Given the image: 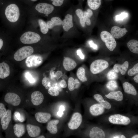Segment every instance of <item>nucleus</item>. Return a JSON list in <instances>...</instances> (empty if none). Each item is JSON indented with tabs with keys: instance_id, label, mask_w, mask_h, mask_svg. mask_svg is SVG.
I'll use <instances>...</instances> for the list:
<instances>
[{
	"instance_id": "f257e3e1",
	"label": "nucleus",
	"mask_w": 138,
	"mask_h": 138,
	"mask_svg": "<svg viewBox=\"0 0 138 138\" xmlns=\"http://www.w3.org/2000/svg\"><path fill=\"white\" fill-rule=\"evenodd\" d=\"M4 14L6 18L9 21L12 22H16L20 16L19 8L15 4H9L5 8Z\"/></svg>"
},
{
	"instance_id": "f03ea898",
	"label": "nucleus",
	"mask_w": 138,
	"mask_h": 138,
	"mask_svg": "<svg viewBox=\"0 0 138 138\" xmlns=\"http://www.w3.org/2000/svg\"><path fill=\"white\" fill-rule=\"evenodd\" d=\"M100 37L108 49L111 51H113L116 47L117 42L111 33L107 31H103L101 33Z\"/></svg>"
},
{
	"instance_id": "7ed1b4c3",
	"label": "nucleus",
	"mask_w": 138,
	"mask_h": 138,
	"mask_svg": "<svg viewBox=\"0 0 138 138\" xmlns=\"http://www.w3.org/2000/svg\"><path fill=\"white\" fill-rule=\"evenodd\" d=\"M41 38L40 36L37 33L32 31H27L21 36L20 40L23 43L29 44L38 42Z\"/></svg>"
},
{
	"instance_id": "20e7f679",
	"label": "nucleus",
	"mask_w": 138,
	"mask_h": 138,
	"mask_svg": "<svg viewBox=\"0 0 138 138\" xmlns=\"http://www.w3.org/2000/svg\"><path fill=\"white\" fill-rule=\"evenodd\" d=\"M33 48L30 46L23 47L15 53L14 58L17 61H21L31 55L33 52Z\"/></svg>"
},
{
	"instance_id": "39448f33",
	"label": "nucleus",
	"mask_w": 138,
	"mask_h": 138,
	"mask_svg": "<svg viewBox=\"0 0 138 138\" xmlns=\"http://www.w3.org/2000/svg\"><path fill=\"white\" fill-rule=\"evenodd\" d=\"M108 63L102 59H98L93 62L90 65V70L94 74L99 73L106 69L109 66Z\"/></svg>"
},
{
	"instance_id": "423d86ee",
	"label": "nucleus",
	"mask_w": 138,
	"mask_h": 138,
	"mask_svg": "<svg viewBox=\"0 0 138 138\" xmlns=\"http://www.w3.org/2000/svg\"><path fill=\"white\" fill-rule=\"evenodd\" d=\"M108 120L110 123L114 124L127 125L131 122L130 119L128 117L119 114L110 116Z\"/></svg>"
},
{
	"instance_id": "0eeeda50",
	"label": "nucleus",
	"mask_w": 138,
	"mask_h": 138,
	"mask_svg": "<svg viewBox=\"0 0 138 138\" xmlns=\"http://www.w3.org/2000/svg\"><path fill=\"white\" fill-rule=\"evenodd\" d=\"M43 61V58L40 55H30L27 57L25 64L28 67H35L40 65L42 63Z\"/></svg>"
},
{
	"instance_id": "6e6552de",
	"label": "nucleus",
	"mask_w": 138,
	"mask_h": 138,
	"mask_svg": "<svg viewBox=\"0 0 138 138\" xmlns=\"http://www.w3.org/2000/svg\"><path fill=\"white\" fill-rule=\"evenodd\" d=\"M82 120V116L80 113L77 112L74 113L68 123L69 128L73 130L77 129L81 124Z\"/></svg>"
},
{
	"instance_id": "1a4fd4ad",
	"label": "nucleus",
	"mask_w": 138,
	"mask_h": 138,
	"mask_svg": "<svg viewBox=\"0 0 138 138\" xmlns=\"http://www.w3.org/2000/svg\"><path fill=\"white\" fill-rule=\"evenodd\" d=\"M35 9L39 12L44 14L47 17L53 12L54 7L52 5L50 4L41 3L37 4L36 6Z\"/></svg>"
},
{
	"instance_id": "9d476101",
	"label": "nucleus",
	"mask_w": 138,
	"mask_h": 138,
	"mask_svg": "<svg viewBox=\"0 0 138 138\" xmlns=\"http://www.w3.org/2000/svg\"><path fill=\"white\" fill-rule=\"evenodd\" d=\"M5 101L8 104L14 106H18L21 102V99L17 94L13 93H7L4 97Z\"/></svg>"
},
{
	"instance_id": "9b49d317",
	"label": "nucleus",
	"mask_w": 138,
	"mask_h": 138,
	"mask_svg": "<svg viewBox=\"0 0 138 138\" xmlns=\"http://www.w3.org/2000/svg\"><path fill=\"white\" fill-rule=\"evenodd\" d=\"M127 32L128 31L125 28H121L117 26L112 27L110 31L112 35L116 39H119L123 37Z\"/></svg>"
},
{
	"instance_id": "f8f14e48",
	"label": "nucleus",
	"mask_w": 138,
	"mask_h": 138,
	"mask_svg": "<svg viewBox=\"0 0 138 138\" xmlns=\"http://www.w3.org/2000/svg\"><path fill=\"white\" fill-rule=\"evenodd\" d=\"M31 101L35 106H37L41 104L44 100V96L42 93L39 91L33 92L31 95Z\"/></svg>"
},
{
	"instance_id": "ddd939ff",
	"label": "nucleus",
	"mask_w": 138,
	"mask_h": 138,
	"mask_svg": "<svg viewBox=\"0 0 138 138\" xmlns=\"http://www.w3.org/2000/svg\"><path fill=\"white\" fill-rule=\"evenodd\" d=\"M26 129L29 135L32 137H37L41 132L40 128L37 126L28 124L27 125Z\"/></svg>"
},
{
	"instance_id": "4468645a",
	"label": "nucleus",
	"mask_w": 138,
	"mask_h": 138,
	"mask_svg": "<svg viewBox=\"0 0 138 138\" xmlns=\"http://www.w3.org/2000/svg\"><path fill=\"white\" fill-rule=\"evenodd\" d=\"M10 73L8 64L4 62L0 63V79H5L9 75Z\"/></svg>"
},
{
	"instance_id": "2eb2a0df",
	"label": "nucleus",
	"mask_w": 138,
	"mask_h": 138,
	"mask_svg": "<svg viewBox=\"0 0 138 138\" xmlns=\"http://www.w3.org/2000/svg\"><path fill=\"white\" fill-rule=\"evenodd\" d=\"M11 110L8 109L5 115L1 118V124L3 130H5L7 128L11 120Z\"/></svg>"
},
{
	"instance_id": "dca6fc26",
	"label": "nucleus",
	"mask_w": 138,
	"mask_h": 138,
	"mask_svg": "<svg viewBox=\"0 0 138 138\" xmlns=\"http://www.w3.org/2000/svg\"><path fill=\"white\" fill-rule=\"evenodd\" d=\"M72 19V15L69 14H67L62 21V25L63 27L64 30L65 31H68L71 28L73 27Z\"/></svg>"
},
{
	"instance_id": "f3484780",
	"label": "nucleus",
	"mask_w": 138,
	"mask_h": 138,
	"mask_svg": "<svg viewBox=\"0 0 138 138\" xmlns=\"http://www.w3.org/2000/svg\"><path fill=\"white\" fill-rule=\"evenodd\" d=\"M104 107L99 103L91 106L89 108L90 113L94 116H98L102 114L104 111Z\"/></svg>"
},
{
	"instance_id": "a211bd4d",
	"label": "nucleus",
	"mask_w": 138,
	"mask_h": 138,
	"mask_svg": "<svg viewBox=\"0 0 138 138\" xmlns=\"http://www.w3.org/2000/svg\"><path fill=\"white\" fill-rule=\"evenodd\" d=\"M51 115L50 114L47 112H38L35 114L37 120L41 123H45L51 119Z\"/></svg>"
},
{
	"instance_id": "6ab92c4d",
	"label": "nucleus",
	"mask_w": 138,
	"mask_h": 138,
	"mask_svg": "<svg viewBox=\"0 0 138 138\" xmlns=\"http://www.w3.org/2000/svg\"><path fill=\"white\" fill-rule=\"evenodd\" d=\"M63 65L65 70L69 71L74 69L76 66L77 64L72 59L68 57H65L63 61Z\"/></svg>"
},
{
	"instance_id": "aec40b11",
	"label": "nucleus",
	"mask_w": 138,
	"mask_h": 138,
	"mask_svg": "<svg viewBox=\"0 0 138 138\" xmlns=\"http://www.w3.org/2000/svg\"><path fill=\"white\" fill-rule=\"evenodd\" d=\"M89 135L91 138H103L105 136L103 131L97 127H94L91 129Z\"/></svg>"
},
{
	"instance_id": "412c9836",
	"label": "nucleus",
	"mask_w": 138,
	"mask_h": 138,
	"mask_svg": "<svg viewBox=\"0 0 138 138\" xmlns=\"http://www.w3.org/2000/svg\"><path fill=\"white\" fill-rule=\"evenodd\" d=\"M129 65L128 62L126 61L122 64H114L113 67V69L117 73L120 72L122 75H124L125 74L128 68Z\"/></svg>"
},
{
	"instance_id": "4be33fe9",
	"label": "nucleus",
	"mask_w": 138,
	"mask_h": 138,
	"mask_svg": "<svg viewBox=\"0 0 138 138\" xmlns=\"http://www.w3.org/2000/svg\"><path fill=\"white\" fill-rule=\"evenodd\" d=\"M13 129L15 134L18 138L22 136L25 132V126L22 124H16L14 126Z\"/></svg>"
},
{
	"instance_id": "5701e85b",
	"label": "nucleus",
	"mask_w": 138,
	"mask_h": 138,
	"mask_svg": "<svg viewBox=\"0 0 138 138\" xmlns=\"http://www.w3.org/2000/svg\"><path fill=\"white\" fill-rule=\"evenodd\" d=\"M59 122L58 120H53L49 121L47 126V129L50 133L55 134L57 133V125Z\"/></svg>"
},
{
	"instance_id": "b1692460",
	"label": "nucleus",
	"mask_w": 138,
	"mask_h": 138,
	"mask_svg": "<svg viewBox=\"0 0 138 138\" xmlns=\"http://www.w3.org/2000/svg\"><path fill=\"white\" fill-rule=\"evenodd\" d=\"M94 97L104 108L108 110L111 109V105L110 103L106 100H104L101 95L99 94H95L94 96Z\"/></svg>"
},
{
	"instance_id": "393cba45",
	"label": "nucleus",
	"mask_w": 138,
	"mask_h": 138,
	"mask_svg": "<svg viewBox=\"0 0 138 138\" xmlns=\"http://www.w3.org/2000/svg\"><path fill=\"white\" fill-rule=\"evenodd\" d=\"M124 91L126 93L135 95L137 94V91L134 87L131 84L125 82L123 84Z\"/></svg>"
},
{
	"instance_id": "a878e982",
	"label": "nucleus",
	"mask_w": 138,
	"mask_h": 138,
	"mask_svg": "<svg viewBox=\"0 0 138 138\" xmlns=\"http://www.w3.org/2000/svg\"><path fill=\"white\" fill-rule=\"evenodd\" d=\"M105 96L109 99H113L116 100L120 101L123 98V96L122 92L120 91L110 92Z\"/></svg>"
},
{
	"instance_id": "bb28decb",
	"label": "nucleus",
	"mask_w": 138,
	"mask_h": 138,
	"mask_svg": "<svg viewBox=\"0 0 138 138\" xmlns=\"http://www.w3.org/2000/svg\"><path fill=\"white\" fill-rule=\"evenodd\" d=\"M127 45L130 50L132 53H138V41L136 40H130L127 43Z\"/></svg>"
},
{
	"instance_id": "cd10ccee",
	"label": "nucleus",
	"mask_w": 138,
	"mask_h": 138,
	"mask_svg": "<svg viewBox=\"0 0 138 138\" xmlns=\"http://www.w3.org/2000/svg\"><path fill=\"white\" fill-rule=\"evenodd\" d=\"M62 22L60 18L55 17H52L51 20L47 21L46 24L48 28L51 29L55 26L62 25Z\"/></svg>"
},
{
	"instance_id": "c85d7f7f",
	"label": "nucleus",
	"mask_w": 138,
	"mask_h": 138,
	"mask_svg": "<svg viewBox=\"0 0 138 138\" xmlns=\"http://www.w3.org/2000/svg\"><path fill=\"white\" fill-rule=\"evenodd\" d=\"M80 83L77 79H74L72 77H70L68 80V87L69 90L72 91L75 89L78 88L80 85Z\"/></svg>"
},
{
	"instance_id": "c756f323",
	"label": "nucleus",
	"mask_w": 138,
	"mask_h": 138,
	"mask_svg": "<svg viewBox=\"0 0 138 138\" xmlns=\"http://www.w3.org/2000/svg\"><path fill=\"white\" fill-rule=\"evenodd\" d=\"M88 4L91 9L95 10L98 9L100 6L101 0H87Z\"/></svg>"
},
{
	"instance_id": "7c9ffc66",
	"label": "nucleus",
	"mask_w": 138,
	"mask_h": 138,
	"mask_svg": "<svg viewBox=\"0 0 138 138\" xmlns=\"http://www.w3.org/2000/svg\"><path fill=\"white\" fill-rule=\"evenodd\" d=\"M77 75L78 78L83 82L86 81L87 79L85 76V71L83 67H79L77 72Z\"/></svg>"
},
{
	"instance_id": "2f4dec72",
	"label": "nucleus",
	"mask_w": 138,
	"mask_h": 138,
	"mask_svg": "<svg viewBox=\"0 0 138 138\" xmlns=\"http://www.w3.org/2000/svg\"><path fill=\"white\" fill-rule=\"evenodd\" d=\"M93 14L92 11L90 9H88L87 11H85L83 13L84 18L85 22L88 26L91 24V21L90 18L92 16Z\"/></svg>"
},
{
	"instance_id": "473e14b6",
	"label": "nucleus",
	"mask_w": 138,
	"mask_h": 138,
	"mask_svg": "<svg viewBox=\"0 0 138 138\" xmlns=\"http://www.w3.org/2000/svg\"><path fill=\"white\" fill-rule=\"evenodd\" d=\"M38 22L42 33L43 34H47L48 31L49 29L46 22L42 19H39Z\"/></svg>"
},
{
	"instance_id": "72a5a7b5",
	"label": "nucleus",
	"mask_w": 138,
	"mask_h": 138,
	"mask_svg": "<svg viewBox=\"0 0 138 138\" xmlns=\"http://www.w3.org/2000/svg\"><path fill=\"white\" fill-rule=\"evenodd\" d=\"M76 14L80 19V24L83 27H85V22L84 20L83 13L80 9H78L75 11Z\"/></svg>"
},
{
	"instance_id": "f704fd0d",
	"label": "nucleus",
	"mask_w": 138,
	"mask_h": 138,
	"mask_svg": "<svg viewBox=\"0 0 138 138\" xmlns=\"http://www.w3.org/2000/svg\"><path fill=\"white\" fill-rule=\"evenodd\" d=\"M106 86L108 89L111 91L114 90L118 88L117 82L116 81L113 80L108 82L106 84Z\"/></svg>"
},
{
	"instance_id": "c9c22d12",
	"label": "nucleus",
	"mask_w": 138,
	"mask_h": 138,
	"mask_svg": "<svg viewBox=\"0 0 138 138\" xmlns=\"http://www.w3.org/2000/svg\"><path fill=\"white\" fill-rule=\"evenodd\" d=\"M138 63L135 64L133 67L129 69L128 71V74L129 76H131L138 74Z\"/></svg>"
},
{
	"instance_id": "e433bc0d",
	"label": "nucleus",
	"mask_w": 138,
	"mask_h": 138,
	"mask_svg": "<svg viewBox=\"0 0 138 138\" xmlns=\"http://www.w3.org/2000/svg\"><path fill=\"white\" fill-rule=\"evenodd\" d=\"M114 70L112 69L109 71L107 75L108 79L110 80H113L116 79L118 77V75Z\"/></svg>"
},
{
	"instance_id": "4c0bfd02",
	"label": "nucleus",
	"mask_w": 138,
	"mask_h": 138,
	"mask_svg": "<svg viewBox=\"0 0 138 138\" xmlns=\"http://www.w3.org/2000/svg\"><path fill=\"white\" fill-rule=\"evenodd\" d=\"M128 16V13L126 12H124L122 13L119 15L116 16L115 19L116 21H120L124 19L127 17Z\"/></svg>"
},
{
	"instance_id": "58836bf2",
	"label": "nucleus",
	"mask_w": 138,
	"mask_h": 138,
	"mask_svg": "<svg viewBox=\"0 0 138 138\" xmlns=\"http://www.w3.org/2000/svg\"><path fill=\"white\" fill-rule=\"evenodd\" d=\"M48 93L53 96H58L59 93L58 90L54 87H51L49 89L48 91Z\"/></svg>"
},
{
	"instance_id": "ea45409f",
	"label": "nucleus",
	"mask_w": 138,
	"mask_h": 138,
	"mask_svg": "<svg viewBox=\"0 0 138 138\" xmlns=\"http://www.w3.org/2000/svg\"><path fill=\"white\" fill-rule=\"evenodd\" d=\"M7 110L4 104L0 102V118H1L5 114Z\"/></svg>"
},
{
	"instance_id": "a19ab883",
	"label": "nucleus",
	"mask_w": 138,
	"mask_h": 138,
	"mask_svg": "<svg viewBox=\"0 0 138 138\" xmlns=\"http://www.w3.org/2000/svg\"><path fill=\"white\" fill-rule=\"evenodd\" d=\"M50 82L49 79L46 77H44L42 81V85L44 86L47 89H49L48 87V85L49 83Z\"/></svg>"
},
{
	"instance_id": "79ce46f5",
	"label": "nucleus",
	"mask_w": 138,
	"mask_h": 138,
	"mask_svg": "<svg viewBox=\"0 0 138 138\" xmlns=\"http://www.w3.org/2000/svg\"><path fill=\"white\" fill-rule=\"evenodd\" d=\"M25 76L26 78L30 83H34L35 82L34 79L29 73L28 72L26 73H25Z\"/></svg>"
},
{
	"instance_id": "37998d69",
	"label": "nucleus",
	"mask_w": 138,
	"mask_h": 138,
	"mask_svg": "<svg viewBox=\"0 0 138 138\" xmlns=\"http://www.w3.org/2000/svg\"><path fill=\"white\" fill-rule=\"evenodd\" d=\"M52 1V4L55 6H58L62 5L64 0H51Z\"/></svg>"
},
{
	"instance_id": "c03bdc74",
	"label": "nucleus",
	"mask_w": 138,
	"mask_h": 138,
	"mask_svg": "<svg viewBox=\"0 0 138 138\" xmlns=\"http://www.w3.org/2000/svg\"><path fill=\"white\" fill-rule=\"evenodd\" d=\"M65 110L64 107L63 105L59 107V110L57 112V115L60 117H62L63 114V111Z\"/></svg>"
},
{
	"instance_id": "a18cd8bd",
	"label": "nucleus",
	"mask_w": 138,
	"mask_h": 138,
	"mask_svg": "<svg viewBox=\"0 0 138 138\" xmlns=\"http://www.w3.org/2000/svg\"><path fill=\"white\" fill-rule=\"evenodd\" d=\"M88 43L90 46V47L93 49L95 50H97L98 49V47L97 45L93 41L90 40L88 41Z\"/></svg>"
},
{
	"instance_id": "49530a36",
	"label": "nucleus",
	"mask_w": 138,
	"mask_h": 138,
	"mask_svg": "<svg viewBox=\"0 0 138 138\" xmlns=\"http://www.w3.org/2000/svg\"><path fill=\"white\" fill-rule=\"evenodd\" d=\"M55 77L56 78L57 80H58L61 78L63 75L62 72L60 71H58L54 74Z\"/></svg>"
},
{
	"instance_id": "de8ad7c7",
	"label": "nucleus",
	"mask_w": 138,
	"mask_h": 138,
	"mask_svg": "<svg viewBox=\"0 0 138 138\" xmlns=\"http://www.w3.org/2000/svg\"><path fill=\"white\" fill-rule=\"evenodd\" d=\"M77 55L79 56L81 59H84V56L82 53V50L80 49H79L77 50Z\"/></svg>"
},
{
	"instance_id": "09e8293b",
	"label": "nucleus",
	"mask_w": 138,
	"mask_h": 138,
	"mask_svg": "<svg viewBox=\"0 0 138 138\" xmlns=\"http://www.w3.org/2000/svg\"><path fill=\"white\" fill-rule=\"evenodd\" d=\"M60 86L62 88H65L67 86V84L65 80L64 79L61 80L59 83Z\"/></svg>"
},
{
	"instance_id": "8fccbe9b",
	"label": "nucleus",
	"mask_w": 138,
	"mask_h": 138,
	"mask_svg": "<svg viewBox=\"0 0 138 138\" xmlns=\"http://www.w3.org/2000/svg\"><path fill=\"white\" fill-rule=\"evenodd\" d=\"M20 116L21 114L18 112H16L14 113V118L16 120L19 121Z\"/></svg>"
},
{
	"instance_id": "3c124183",
	"label": "nucleus",
	"mask_w": 138,
	"mask_h": 138,
	"mask_svg": "<svg viewBox=\"0 0 138 138\" xmlns=\"http://www.w3.org/2000/svg\"><path fill=\"white\" fill-rule=\"evenodd\" d=\"M4 44V42L3 39L0 38V51L3 48Z\"/></svg>"
},
{
	"instance_id": "603ef678",
	"label": "nucleus",
	"mask_w": 138,
	"mask_h": 138,
	"mask_svg": "<svg viewBox=\"0 0 138 138\" xmlns=\"http://www.w3.org/2000/svg\"><path fill=\"white\" fill-rule=\"evenodd\" d=\"M54 74V73L53 71L51 70L50 71V74L52 79L55 77Z\"/></svg>"
},
{
	"instance_id": "864d4df0",
	"label": "nucleus",
	"mask_w": 138,
	"mask_h": 138,
	"mask_svg": "<svg viewBox=\"0 0 138 138\" xmlns=\"http://www.w3.org/2000/svg\"><path fill=\"white\" fill-rule=\"evenodd\" d=\"M133 79L134 81L136 83H138V75L137 74L135 75L133 78Z\"/></svg>"
},
{
	"instance_id": "5fc2aeb1",
	"label": "nucleus",
	"mask_w": 138,
	"mask_h": 138,
	"mask_svg": "<svg viewBox=\"0 0 138 138\" xmlns=\"http://www.w3.org/2000/svg\"><path fill=\"white\" fill-rule=\"evenodd\" d=\"M25 120V118H24V116L22 115H21L20 117L19 121L21 122H23Z\"/></svg>"
},
{
	"instance_id": "6e6d98bb",
	"label": "nucleus",
	"mask_w": 138,
	"mask_h": 138,
	"mask_svg": "<svg viewBox=\"0 0 138 138\" xmlns=\"http://www.w3.org/2000/svg\"><path fill=\"white\" fill-rule=\"evenodd\" d=\"M61 77L64 80L66 79L67 78V76L65 75H62Z\"/></svg>"
},
{
	"instance_id": "4d7b16f0",
	"label": "nucleus",
	"mask_w": 138,
	"mask_h": 138,
	"mask_svg": "<svg viewBox=\"0 0 138 138\" xmlns=\"http://www.w3.org/2000/svg\"><path fill=\"white\" fill-rule=\"evenodd\" d=\"M37 138H45V137L44 136H43V135H42L40 136H38Z\"/></svg>"
},
{
	"instance_id": "13d9d810",
	"label": "nucleus",
	"mask_w": 138,
	"mask_h": 138,
	"mask_svg": "<svg viewBox=\"0 0 138 138\" xmlns=\"http://www.w3.org/2000/svg\"><path fill=\"white\" fill-rule=\"evenodd\" d=\"M132 138H138V135H136L133 136Z\"/></svg>"
},
{
	"instance_id": "bf43d9fd",
	"label": "nucleus",
	"mask_w": 138,
	"mask_h": 138,
	"mask_svg": "<svg viewBox=\"0 0 138 138\" xmlns=\"http://www.w3.org/2000/svg\"><path fill=\"white\" fill-rule=\"evenodd\" d=\"M113 138H120V136L119 135H116L115 136H114L113 137Z\"/></svg>"
},
{
	"instance_id": "052dcab7",
	"label": "nucleus",
	"mask_w": 138,
	"mask_h": 138,
	"mask_svg": "<svg viewBox=\"0 0 138 138\" xmlns=\"http://www.w3.org/2000/svg\"><path fill=\"white\" fill-rule=\"evenodd\" d=\"M120 138H125V137L123 135H121L120 136Z\"/></svg>"
},
{
	"instance_id": "680f3d73",
	"label": "nucleus",
	"mask_w": 138,
	"mask_h": 138,
	"mask_svg": "<svg viewBox=\"0 0 138 138\" xmlns=\"http://www.w3.org/2000/svg\"><path fill=\"white\" fill-rule=\"evenodd\" d=\"M33 2H35L36 1L38 0H31Z\"/></svg>"
},
{
	"instance_id": "e2e57ef3",
	"label": "nucleus",
	"mask_w": 138,
	"mask_h": 138,
	"mask_svg": "<svg viewBox=\"0 0 138 138\" xmlns=\"http://www.w3.org/2000/svg\"><path fill=\"white\" fill-rule=\"evenodd\" d=\"M107 0L111 1V0Z\"/></svg>"
}]
</instances>
